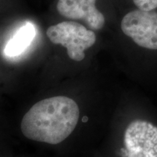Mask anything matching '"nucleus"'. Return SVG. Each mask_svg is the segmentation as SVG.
Wrapping results in <instances>:
<instances>
[{"label":"nucleus","instance_id":"1","mask_svg":"<svg viewBox=\"0 0 157 157\" xmlns=\"http://www.w3.org/2000/svg\"><path fill=\"white\" fill-rule=\"evenodd\" d=\"M129 7L121 17L119 29L130 47L133 71L143 89L157 90V10Z\"/></svg>","mask_w":157,"mask_h":157},{"label":"nucleus","instance_id":"2","mask_svg":"<svg viewBox=\"0 0 157 157\" xmlns=\"http://www.w3.org/2000/svg\"><path fill=\"white\" fill-rule=\"evenodd\" d=\"M79 119L75 101L66 96H55L35 103L21 124L23 135L31 140L56 145L74 132Z\"/></svg>","mask_w":157,"mask_h":157},{"label":"nucleus","instance_id":"3","mask_svg":"<svg viewBox=\"0 0 157 157\" xmlns=\"http://www.w3.org/2000/svg\"><path fill=\"white\" fill-rule=\"evenodd\" d=\"M118 154L120 157H157V104L144 93L131 100Z\"/></svg>","mask_w":157,"mask_h":157},{"label":"nucleus","instance_id":"4","mask_svg":"<svg viewBox=\"0 0 157 157\" xmlns=\"http://www.w3.org/2000/svg\"><path fill=\"white\" fill-rule=\"evenodd\" d=\"M46 34L51 42L66 48L68 57L78 62L84 60V52L97 42L95 31L74 21H64L51 25Z\"/></svg>","mask_w":157,"mask_h":157},{"label":"nucleus","instance_id":"5","mask_svg":"<svg viewBox=\"0 0 157 157\" xmlns=\"http://www.w3.org/2000/svg\"><path fill=\"white\" fill-rule=\"evenodd\" d=\"M98 0H59L57 10L62 16L82 20L93 31H101L106 24V17L98 9Z\"/></svg>","mask_w":157,"mask_h":157},{"label":"nucleus","instance_id":"6","mask_svg":"<svg viewBox=\"0 0 157 157\" xmlns=\"http://www.w3.org/2000/svg\"><path fill=\"white\" fill-rule=\"evenodd\" d=\"M35 34L36 31L34 25L30 23H26L17 31L6 45L5 54L11 57L21 55L32 42Z\"/></svg>","mask_w":157,"mask_h":157},{"label":"nucleus","instance_id":"7","mask_svg":"<svg viewBox=\"0 0 157 157\" xmlns=\"http://www.w3.org/2000/svg\"><path fill=\"white\" fill-rule=\"evenodd\" d=\"M132 7L143 11L157 10V0H129Z\"/></svg>","mask_w":157,"mask_h":157}]
</instances>
